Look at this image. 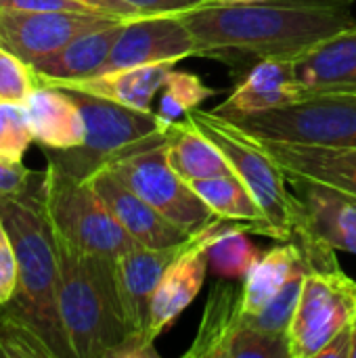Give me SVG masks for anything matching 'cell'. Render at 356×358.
I'll return each mask as SVG.
<instances>
[{
  "label": "cell",
  "mask_w": 356,
  "mask_h": 358,
  "mask_svg": "<svg viewBox=\"0 0 356 358\" xmlns=\"http://www.w3.org/2000/svg\"><path fill=\"white\" fill-rule=\"evenodd\" d=\"M356 0H212L180 13L195 57L225 63L243 78L256 63L298 59L325 38L356 25Z\"/></svg>",
  "instance_id": "6da1fadb"
},
{
  "label": "cell",
  "mask_w": 356,
  "mask_h": 358,
  "mask_svg": "<svg viewBox=\"0 0 356 358\" xmlns=\"http://www.w3.org/2000/svg\"><path fill=\"white\" fill-rule=\"evenodd\" d=\"M0 222L17 256V287L0 304V358H73L59 308V258L42 203V172L0 195Z\"/></svg>",
  "instance_id": "7a4b0ae2"
},
{
  "label": "cell",
  "mask_w": 356,
  "mask_h": 358,
  "mask_svg": "<svg viewBox=\"0 0 356 358\" xmlns=\"http://www.w3.org/2000/svg\"><path fill=\"white\" fill-rule=\"evenodd\" d=\"M55 245L59 308L73 358H111L128 336L115 285V260L84 254L57 235Z\"/></svg>",
  "instance_id": "3957f363"
},
{
  "label": "cell",
  "mask_w": 356,
  "mask_h": 358,
  "mask_svg": "<svg viewBox=\"0 0 356 358\" xmlns=\"http://www.w3.org/2000/svg\"><path fill=\"white\" fill-rule=\"evenodd\" d=\"M63 90H67L78 103L84 117L86 136L80 147L46 151L48 159L80 180L92 178L99 170L109 168L113 162L134 151L164 143L172 124L157 111H141L76 88Z\"/></svg>",
  "instance_id": "277c9868"
},
{
  "label": "cell",
  "mask_w": 356,
  "mask_h": 358,
  "mask_svg": "<svg viewBox=\"0 0 356 358\" xmlns=\"http://www.w3.org/2000/svg\"><path fill=\"white\" fill-rule=\"evenodd\" d=\"M42 203L52 233L84 254L118 260L136 248L94 187L52 159L42 172Z\"/></svg>",
  "instance_id": "5b68a950"
},
{
  "label": "cell",
  "mask_w": 356,
  "mask_h": 358,
  "mask_svg": "<svg viewBox=\"0 0 356 358\" xmlns=\"http://www.w3.org/2000/svg\"><path fill=\"white\" fill-rule=\"evenodd\" d=\"M189 117L222 151L231 170L256 197L275 231V239L292 241L300 206L294 191H287V178L277 159L258 138L212 111L195 109Z\"/></svg>",
  "instance_id": "8992f818"
},
{
  "label": "cell",
  "mask_w": 356,
  "mask_h": 358,
  "mask_svg": "<svg viewBox=\"0 0 356 358\" xmlns=\"http://www.w3.org/2000/svg\"><path fill=\"white\" fill-rule=\"evenodd\" d=\"M229 122L258 141L356 147V92H319Z\"/></svg>",
  "instance_id": "52a82bcc"
},
{
  "label": "cell",
  "mask_w": 356,
  "mask_h": 358,
  "mask_svg": "<svg viewBox=\"0 0 356 358\" xmlns=\"http://www.w3.org/2000/svg\"><path fill=\"white\" fill-rule=\"evenodd\" d=\"M356 315V281L340 264L308 266L296 313L285 329L290 358H317Z\"/></svg>",
  "instance_id": "ba28073f"
},
{
  "label": "cell",
  "mask_w": 356,
  "mask_h": 358,
  "mask_svg": "<svg viewBox=\"0 0 356 358\" xmlns=\"http://www.w3.org/2000/svg\"><path fill=\"white\" fill-rule=\"evenodd\" d=\"M107 170L170 222L189 233H197L218 218L193 187L170 166L164 143L134 151L113 162Z\"/></svg>",
  "instance_id": "9c48e42d"
},
{
  "label": "cell",
  "mask_w": 356,
  "mask_h": 358,
  "mask_svg": "<svg viewBox=\"0 0 356 358\" xmlns=\"http://www.w3.org/2000/svg\"><path fill=\"white\" fill-rule=\"evenodd\" d=\"M113 21L124 19L86 10H0V48L36 65L73 38Z\"/></svg>",
  "instance_id": "30bf717a"
},
{
  "label": "cell",
  "mask_w": 356,
  "mask_h": 358,
  "mask_svg": "<svg viewBox=\"0 0 356 358\" xmlns=\"http://www.w3.org/2000/svg\"><path fill=\"white\" fill-rule=\"evenodd\" d=\"M225 224L227 220L216 218L201 231L193 233L178 252V256L162 275L151 300L149 315V334L153 340L166 334L185 313V308H189L193 300L199 296L210 271L208 250Z\"/></svg>",
  "instance_id": "8fae6325"
},
{
  "label": "cell",
  "mask_w": 356,
  "mask_h": 358,
  "mask_svg": "<svg viewBox=\"0 0 356 358\" xmlns=\"http://www.w3.org/2000/svg\"><path fill=\"white\" fill-rule=\"evenodd\" d=\"M285 178L300 206L294 233H306L334 252L356 254V195L298 174L285 172Z\"/></svg>",
  "instance_id": "7c38bea8"
},
{
  "label": "cell",
  "mask_w": 356,
  "mask_h": 358,
  "mask_svg": "<svg viewBox=\"0 0 356 358\" xmlns=\"http://www.w3.org/2000/svg\"><path fill=\"white\" fill-rule=\"evenodd\" d=\"M187 57H195V40L183 17L145 15L124 21V27L99 73L153 63L174 65Z\"/></svg>",
  "instance_id": "4fadbf2b"
},
{
  "label": "cell",
  "mask_w": 356,
  "mask_h": 358,
  "mask_svg": "<svg viewBox=\"0 0 356 358\" xmlns=\"http://www.w3.org/2000/svg\"><path fill=\"white\" fill-rule=\"evenodd\" d=\"M306 88L298 82L292 59H269L256 63L229 92V96L212 109L225 120H237L252 113L279 109L306 99Z\"/></svg>",
  "instance_id": "5bb4252c"
},
{
  "label": "cell",
  "mask_w": 356,
  "mask_h": 358,
  "mask_svg": "<svg viewBox=\"0 0 356 358\" xmlns=\"http://www.w3.org/2000/svg\"><path fill=\"white\" fill-rule=\"evenodd\" d=\"M88 182L101 195L122 229L143 248H172L185 243L193 233L176 227L141 195L126 187L111 170H99Z\"/></svg>",
  "instance_id": "9a60e30c"
},
{
  "label": "cell",
  "mask_w": 356,
  "mask_h": 358,
  "mask_svg": "<svg viewBox=\"0 0 356 358\" xmlns=\"http://www.w3.org/2000/svg\"><path fill=\"white\" fill-rule=\"evenodd\" d=\"M185 243L172 248L136 245L113 262L118 296L128 325V334L130 331L149 334V315H151V300L155 287Z\"/></svg>",
  "instance_id": "2e32d148"
},
{
  "label": "cell",
  "mask_w": 356,
  "mask_h": 358,
  "mask_svg": "<svg viewBox=\"0 0 356 358\" xmlns=\"http://www.w3.org/2000/svg\"><path fill=\"white\" fill-rule=\"evenodd\" d=\"M250 325V317L243 310L241 287H237L233 279L218 281L208 294L195 340L185 358H233Z\"/></svg>",
  "instance_id": "e0dca14e"
},
{
  "label": "cell",
  "mask_w": 356,
  "mask_h": 358,
  "mask_svg": "<svg viewBox=\"0 0 356 358\" xmlns=\"http://www.w3.org/2000/svg\"><path fill=\"white\" fill-rule=\"evenodd\" d=\"M298 82L308 96L356 92V25L346 27L294 59Z\"/></svg>",
  "instance_id": "ac0fdd59"
},
{
  "label": "cell",
  "mask_w": 356,
  "mask_h": 358,
  "mask_svg": "<svg viewBox=\"0 0 356 358\" xmlns=\"http://www.w3.org/2000/svg\"><path fill=\"white\" fill-rule=\"evenodd\" d=\"M23 105L34 141L44 149H73L84 143V117L67 90L52 84H38Z\"/></svg>",
  "instance_id": "d6986e66"
},
{
  "label": "cell",
  "mask_w": 356,
  "mask_h": 358,
  "mask_svg": "<svg viewBox=\"0 0 356 358\" xmlns=\"http://www.w3.org/2000/svg\"><path fill=\"white\" fill-rule=\"evenodd\" d=\"M122 27H124V21H113L105 27L86 31L73 38L71 42H67L57 52L38 61L36 65H31L36 84L59 86V84L78 82V80L99 73Z\"/></svg>",
  "instance_id": "ffe728a7"
},
{
  "label": "cell",
  "mask_w": 356,
  "mask_h": 358,
  "mask_svg": "<svg viewBox=\"0 0 356 358\" xmlns=\"http://www.w3.org/2000/svg\"><path fill=\"white\" fill-rule=\"evenodd\" d=\"M287 174L306 176L356 195V147L260 141Z\"/></svg>",
  "instance_id": "44dd1931"
},
{
  "label": "cell",
  "mask_w": 356,
  "mask_h": 358,
  "mask_svg": "<svg viewBox=\"0 0 356 358\" xmlns=\"http://www.w3.org/2000/svg\"><path fill=\"white\" fill-rule=\"evenodd\" d=\"M172 63H153V65H136V67H120L109 69L78 82L59 84L61 88H76L82 92H90L141 111H153L151 103L162 90L166 73L172 69Z\"/></svg>",
  "instance_id": "7402d4cb"
},
{
  "label": "cell",
  "mask_w": 356,
  "mask_h": 358,
  "mask_svg": "<svg viewBox=\"0 0 356 358\" xmlns=\"http://www.w3.org/2000/svg\"><path fill=\"white\" fill-rule=\"evenodd\" d=\"M164 149L170 166L187 182L233 172L222 151L193 124L189 115L170 124Z\"/></svg>",
  "instance_id": "603a6c76"
},
{
  "label": "cell",
  "mask_w": 356,
  "mask_h": 358,
  "mask_svg": "<svg viewBox=\"0 0 356 358\" xmlns=\"http://www.w3.org/2000/svg\"><path fill=\"white\" fill-rule=\"evenodd\" d=\"M193 191L206 201V206L222 220H235V222H256L264 227V233L275 239V231L271 222L266 220L264 210L256 201V197L250 193V189L243 185V180L235 174H220L204 180L189 182Z\"/></svg>",
  "instance_id": "cb8c5ba5"
},
{
  "label": "cell",
  "mask_w": 356,
  "mask_h": 358,
  "mask_svg": "<svg viewBox=\"0 0 356 358\" xmlns=\"http://www.w3.org/2000/svg\"><path fill=\"white\" fill-rule=\"evenodd\" d=\"M302 262L304 256L294 241H283L281 245L262 252L241 285L245 315L258 313L285 285V281Z\"/></svg>",
  "instance_id": "d4e9b609"
},
{
  "label": "cell",
  "mask_w": 356,
  "mask_h": 358,
  "mask_svg": "<svg viewBox=\"0 0 356 358\" xmlns=\"http://www.w3.org/2000/svg\"><path fill=\"white\" fill-rule=\"evenodd\" d=\"M248 233L266 235L262 224L256 222H235L227 220L218 237L208 250L210 268L218 279H239L250 273L262 252L250 241Z\"/></svg>",
  "instance_id": "484cf974"
},
{
  "label": "cell",
  "mask_w": 356,
  "mask_h": 358,
  "mask_svg": "<svg viewBox=\"0 0 356 358\" xmlns=\"http://www.w3.org/2000/svg\"><path fill=\"white\" fill-rule=\"evenodd\" d=\"M162 101L157 113L168 122L185 120L191 111L199 109V105L214 96L216 90L206 86L195 73L170 69L166 73V80L162 84Z\"/></svg>",
  "instance_id": "4316f807"
},
{
  "label": "cell",
  "mask_w": 356,
  "mask_h": 358,
  "mask_svg": "<svg viewBox=\"0 0 356 358\" xmlns=\"http://www.w3.org/2000/svg\"><path fill=\"white\" fill-rule=\"evenodd\" d=\"M308 273V264L306 260L292 273V277L285 281V285L254 315H248L250 321L264 329V331H273V334H285L294 313H296V306H298V300H300V292H302V283H304V277Z\"/></svg>",
  "instance_id": "83f0119b"
},
{
  "label": "cell",
  "mask_w": 356,
  "mask_h": 358,
  "mask_svg": "<svg viewBox=\"0 0 356 358\" xmlns=\"http://www.w3.org/2000/svg\"><path fill=\"white\" fill-rule=\"evenodd\" d=\"M34 141L23 103L0 101V153L21 159Z\"/></svg>",
  "instance_id": "f1b7e54d"
},
{
  "label": "cell",
  "mask_w": 356,
  "mask_h": 358,
  "mask_svg": "<svg viewBox=\"0 0 356 358\" xmlns=\"http://www.w3.org/2000/svg\"><path fill=\"white\" fill-rule=\"evenodd\" d=\"M36 86L31 65L0 48V101L23 103Z\"/></svg>",
  "instance_id": "f546056e"
},
{
  "label": "cell",
  "mask_w": 356,
  "mask_h": 358,
  "mask_svg": "<svg viewBox=\"0 0 356 358\" xmlns=\"http://www.w3.org/2000/svg\"><path fill=\"white\" fill-rule=\"evenodd\" d=\"M17 287V256L10 237L0 222V304L8 302Z\"/></svg>",
  "instance_id": "4dcf8cb0"
},
{
  "label": "cell",
  "mask_w": 356,
  "mask_h": 358,
  "mask_svg": "<svg viewBox=\"0 0 356 358\" xmlns=\"http://www.w3.org/2000/svg\"><path fill=\"white\" fill-rule=\"evenodd\" d=\"M34 178V172L27 170L21 159L0 153V195H13L23 191Z\"/></svg>",
  "instance_id": "1f68e13d"
},
{
  "label": "cell",
  "mask_w": 356,
  "mask_h": 358,
  "mask_svg": "<svg viewBox=\"0 0 356 358\" xmlns=\"http://www.w3.org/2000/svg\"><path fill=\"white\" fill-rule=\"evenodd\" d=\"M67 2H73L78 6H82L84 10H90V13H99V15H105V17H113V19H136V17H145L136 6H132L130 2L126 0H67Z\"/></svg>",
  "instance_id": "d6a6232c"
},
{
  "label": "cell",
  "mask_w": 356,
  "mask_h": 358,
  "mask_svg": "<svg viewBox=\"0 0 356 358\" xmlns=\"http://www.w3.org/2000/svg\"><path fill=\"white\" fill-rule=\"evenodd\" d=\"M111 358H157L155 340L147 331H130L111 352Z\"/></svg>",
  "instance_id": "836d02e7"
},
{
  "label": "cell",
  "mask_w": 356,
  "mask_h": 358,
  "mask_svg": "<svg viewBox=\"0 0 356 358\" xmlns=\"http://www.w3.org/2000/svg\"><path fill=\"white\" fill-rule=\"evenodd\" d=\"M143 15H180L212 0H126Z\"/></svg>",
  "instance_id": "e575fe53"
},
{
  "label": "cell",
  "mask_w": 356,
  "mask_h": 358,
  "mask_svg": "<svg viewBox=\"0 0 356 358\" xmlns=\"http://www.w3.org/2000/svg\"><path fill=\"white\" fill-rule=\"evenodd\" d=\"M317 358H350V325L334 336Z\"/></svg>",
  "instance_id": "d590c367"
},
{
  "label": "cell",
  "mask_w": 356,
  "mask_h": 358,
  "mask_svg": "<svg viewBox=\"0 0 356 358\" xmlns=\"http://www.w3.org/2000/svg\"><path fill=\"white\" fill-rule=\"evenodd\" d=\"M350 358H356V315L350 323Z\"/></svg>",
  "instance_id": "8d00e7d4"
},
{
  "label": "cell",
  "mask_w": 356,
  "mask_h": 358,
  "mask_svg": "<svg viewBox=\"0 0 356 358\" xmlns=\"http://www.w3.org/2000/svg\"><path fill=\"white\" fill-rule=\"evenodd\" d=\"M225 2H250V0H225Z\"/></svg>",
  "instance_id": "74e56055"
}]
</instances>
